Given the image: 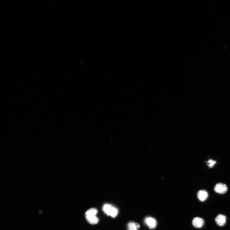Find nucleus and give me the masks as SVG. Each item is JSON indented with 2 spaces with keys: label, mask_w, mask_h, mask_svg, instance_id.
Wrapping results in <instances>:
<instances>
[{
  "label": "nucleus",
  "mask_w": 230,
  "mask_h": 230,
  "mask_svg": "<svg viewBox=\"0 0 230 230\" xmlns=\"http://www.w3.org/2000/svg\"><path fill=\"white\" fill-rule=\"evenodd\" d=\"M97 213V210L94 208L88 210L85 214L86 219L88 222L92 225L97 224L99 221V219L96 216Z\"/></svg>",
  "instance_id": "obj_1"
},
{
  "label": "nucleus",
  "mask_w": 230,
  "mask_h": 230,
  "mask_svg": "<svg viewBox=\"0 0 230 230\" xmlns=\"http://www.w3.org/2000/svg\"><path fill=\"white\" fill-rule=\"evenodd\" d=\"M102 210L108 216H110L113 218L115 217L118 214V211L117 208L110 204L104 205Z\"/></svg>",
  "instance_id": "obj_2"
},
{
  "label": "nucleus",
  "mask_w": 230,
  "mask_h": 230,
  "mask_svg": "<svg viewBox=\"0 0 230 230\" xmlns=\"http://www.w3.org/2000/svg\"><path fill=\"white\" fill-rule=\"evenodd\" d=\"M214 190L218 193L223 194L227 191L228 187L225 184L222 183H219L216 185Z\"/></svg>",
  "instance_id": "obj_3"
},
{
  "label": "nucleus",
  "mask_w": 230,
  "mask_h": 230,
  "mask_svg": "<svg viewBox=\"0 0 230 230\" xmlns=\"http://www.w3.org/2000/svg\"><path fill=\"white\" fill-rule=\"evenodd\" d=\"M145 223L151 229L155 228L157 225V222L155 219L151 217H148L146 218Z\"/></svg>",
  "instance_id": "obj_4"
},
{
  "label": "nucleus",
  "mask_w": 230,
  "mask_h": 230,
  "mask_svg": "<svg viewBox=\"0 0 230 230\" xmlns=\"http://www.w3.org/2000/svg\"><path fill=\"white\" fill-rule=\"evenodd\" d=\"M226 221V216L222 214L218 215L215 219V222L217 224L220 226H223L224 225Z\"/></svg>",
  "instance_id": "obj_5"
},
{
  "label": "nucleus",
  "mask_w": 230,
  "mask_h": 230,
  "mask_svg": "<svg viewBox=\"0 0 230 230\" xmlns=\"http://www.w3.org/2000/svg\"><path fill=\"white\" fill-rule=\"evenodd\" d=\"M192 224L195 227L200 228L202 227L204 225V221L201 218L195 217L192 220Z\"/></svg>",
  "instance_id": "obj_6"
},
{
  "label": "nucleus",
  "mask_w": 230,
  "mask_h": 230,
  "mask_svg": "<svg viewBox=\"0 0 230 230\" xmlns=\"http://www.w3.org/2000/svg\"><path fill=\"white\" fill-rule=\"evenodd\" d=\"M208 194L205 190H201L198 193V196L199 200L201 201H205L207 198Z\"/></svg>",
  "instance_id": "obj_7"
},
{
  "label": "nucleus",
  "mask_w": 230,
  "mask_h": 230,
  "mask_svg": "<svg viewBox=\"0 0 230 230\" xmlns=\"http://www.w3.org/2000/svg\"><path fill=\"white\" fill-rule=\"evenodd\" d=\"M140 227L139 224L133 222H129L128 224V230H138Z\"/></svg>",
  "instance_id": "obj_8"
},
{
  "label": "nucleus",
  "mask_w": 230,
  "mask_h": 230,
  "mask_svg": "<svg viewBox=\"0 0 230 230\" xmlns=\"http://www.w3.org/2000/svg\"><path fill=\"white\" fill-rule=\"evenodd\" d=\"M216 164V161L212 159L209 160L207 162L208 166L210 168L213 167Z\"/></svg>",
  "instance_id": "obj_9"
}]
</instances>
